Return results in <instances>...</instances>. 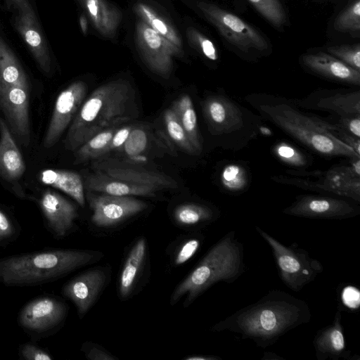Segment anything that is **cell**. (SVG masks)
<instances>
[{"label": "cell", "mask_w": 360, "mask_h": 360, "mask_svg": "<svg viewBox=\"0 0 360 360\" xmlns=\"http://www.w3.org/2000/svg\"><path fill=\"white\" fill-rule=\"evenodd\" d=\"M245 271L243 245L236 231H230L209 249L175 287L169 304L174 306L184 296L183 307L187 308L213 285L232 283Z\"/></svg>", "instance_id": "4"}, {"label": "cell", "mask_w": 360, "mask_h": 360, "mask_svg": "<svg viewBox=\"0 0 360 360\" xmlns=\"http://www.w3.org/2000/svg\"><path fill=\"white\" fill-rule=\"evenodd\" d=\"M271 150L281 163L291 169L305 170L314 162V158L310 154L288 141L275 142Z\"/></svg>", "instance_id": "33"}, {"label": "cell", "mask_w": 360, "mask_h": 360, "mask_svg": "<svg viewBox=\"0 0 360 360\" xmlns=\"http://www.w3.org/2000/svg\"><path fill=\"white\" fill-rule=\"evenodd\" d=\"M342 309L338 307L332 323L319 330L313 340V347L317 360H356L347 349L341 323Z\"/></svg>", "instance_id": "21"}, {"label": "cell", "mask_w": 360, "mask_h": 360, "mask_svg": "<svg viewBox=\"0 0 360 360\" xmlns=\"http://www.w3.org/2000/svg\"><path fill=\"white\" fill-rule=\"evenodd\" d=\"M86 92V83L76 81L59 94L44 138L43 143L46 148L53 147L58 141L79 111Z\"/></svg>", "instance_id": "17"}, {"label": "cell", "mask_w": 360, "mask_h": 360, "mask_svg": "<svg viewBox=\"0 0 360 360\" xmlns=\"http://www.w3.org/2000/svg\"><path fill=\"white\" fill-rule=\"evenodd\" d=\"M295 101L305 110L328 112L330 119L360 116L359 89H318Z\"/></svg>", "instance_id": "16"}, {"label": "cell", "mask_w": 360, "mask_h": 360, "mask_svg": "<svg viewBox=\"0 0 360 360\" xmlns=\"http://www.w3.org/2000/svg\"><path fill=\"white\" fill-rule=\"evenodd\" d=\"M135 41L143 61L153 72L167 78L173 69V58L184 56L176 46L139 19L136 24Z\"/></svg>", "instance_id": "12"}, {"label": "cell", "mask_w": 360, "mask_h": 360, "mask_svg": "<svg viewBox=\"0 0 360 360\" xmlns=\"http://www.w3.org/2000/svg\"><path fill=\"white\" fill-rule=\"evenodd\" d=\"M111 276L108 266H96L70 278L62 295L75 305L80 319L89 311L108 286Z\"/></svg>", "instance_id": "15"}, {"label": "cell", "mask_w": 360, "mask_h": 360, "mask_svg": "<svg viewBox=\"0 0 360 360\" xmlns=\"http://www.w3.org/2000/svg\"><path fill=\"white\" fill-rule=\"evenodd\" d=\"M327 52L351 68L360 71V46L340 45L327 48Z\"/></svg>", "instance_id": "40"}, {"label": "cell", "mask_w": 360, "mask_h": 360, "mask_svg": "<svg viewBox=\"0 0 360 360\" xmlns=\"http://www.w3.org/2000/svg\"><path fill=\"white\" fill-rule=\"evenodd\" d=\"M47 229L56 238H63L75 229L79 217L76 205L59 193L47 190L39 200Z\"/></svg>", "instance_id": "19"}, {"label": "cell", "mask_w": 360, "mask_h": 360, "mask_svg": "<svg viewBox=\"0 0 360 360\" xmlns=\"http://www.w3.org/2000/svg\"><path fill=\"white\" fill-rule=\"evenodd\" d=\"M148 262V243L146 238L141 236L129 248L118 275L117 289L120 300H127L137 293Z\"/></svg>", "instance_id": "20"}, {"label": "cell", "mask_w": 360, "mask_h": 360, "mask_svg": "<svg viewBox=\"0 0 360 360\" xmlns=\"http://www.w3.org/2000/svg\"><path fill=\"white\" fill-rule=\"evenodd\" d=\"M20 233L11 217L0 209V245H4L16 238Z\"/></svg>", "instance_id": "42"}, {"label": "cell", "mask_w": 360, "mask_h": 360, "mask_svg": "<svg viewBox=\"0 0 360 360\" xmlns=\"http://www.w3.org/2000/svg\"><path fill=\"white\" fill-rule=\"evenodd\" d=\"M131 101L132 89L127 81H112L96 88L72 121L65 148L76 150L99 132L129 120Z\"/></svg>", "instance_id": "5"}, {"label": "cell", "mask_w": 360, "mask_h": 360, "mask_svg": "<svg viewBox=\"0 0 360 360\" xmlns=\"http://www.w3.org/2000/svg\"><path fill=\"white\" fill-rule=\"evenodd\" d=\"M101 169V172L112 178L136 184L153 186L161 190L178 186L172 177L155 172L115 165H103Z\"/></svg>", "instance_id": "27"}, {"label": "cell", "mask_w": 360, "mask_h": 360, "mask_svg": "<svg viewBox=\"0 0 360 360\" xmlns=\"http://www.w3.org/2000/svg\"><path fill=\"white\" fill-rule=\"evenodd\" d=\"M186 37L191 46L200 52L206 58L217 61L218 51L214 43L200 31L193 27L186 29Z\"/></svg>", "instance_id": "39"}, {"label": "cell", "mask_w": 360, "mask_h": 360, "mask_svg": "<svg viewBox=\"0 0 360 360\" xmlns=\"http://www.w3.org/2000/svg\"><path fill=\"white\" fill-rule=\"evenodd\" d=\"M269 23L282 28L286 22V14L279 0H248Z\"/></svg>", "instance_id": "37"}, {"label": "cell", "mask_w": 360, "mask_h": 360, "mask_svg": "<svg viewBox=\"0 0 360 360\" xmlns=\"http://www.w3.org/2000/svg\"><path fill=\"white\" fill-rule=\"evenodd\" d=\"M255 230L271 248L279 277L291 290L300 292L323 272L322 264L296 243L287 246L260 227Z\"/></svg>", "instance_id": "8"}, {"label": "cell", "mask_w": 360, "mask_h": 360, "mask_svg": "<svg viewBox=\"0 0 360 360\" xmlns=\"http://www.w3.org/2000/svg\"><path fill=\"white\" fill-rule=\"evenodd\" d=\"M311 317L305 301L285 291L271 290L256 302L216 323L210 330L238 334L265 349L289 331L309 323Z\"/></svg>", "instance_id": "2"}, {"label": "cell", "mask_w": 360, "mask_h": 360, "mask_svg": "<svg viewBox=\"0 0 360 360\" xmlns=\"http://www.w3.org/2000/svg\"><path fill=\"white\" fill-rule=\"evenodd\" d=\"M201 105L209 134L224 150H240L260 134L262 118L224 91L209 94Z\"/></svg>", "instance_id": "6"}, {"label": "cell", "mask_w": 360, "mask_h": 360, "mask_svg": "<svg viewBox=\"0 0 360 360\" xmlns=\"http://www.w3.org/2000/svg\"><path fill=\"white\" fill-rule=\"evenodd\" d=\"M282 212L302 218L342 220L359 215L360 206L355 201L328 195H300Z\"/></svg>", "instance_id": "13"}, {"label": "cell", "mask_w": 360, "mask_h": 360, "mask_svg": "<svg viewBox=\"0 0 360 360\" xmlns=\"http://www.w3.org/2000/svg\"><path fill=\"white\" fill-rule=\"evenodd\" d=\"M198 7L221 35L241 51H264L267 49L268 43L265 38L236 15L204 1L198 2Z\"/></svg>", "instance_id": "9"}, {"label": "cell", "mask_w": 360, "mask_h": 360, "mask_svg": "<svg viewBox=\"0 0 360 360\" xmlns=\"http://www.w3.org/2000/svg\"><path fill=\"white\" fill-rule=\"evenodd\" d=\"M12 13L13 24L40 69L48 74L51 70L49 49L34 9L28 0H5Z\"/></svg>", "instance_id": "11"}, {"label": "cell", "mask_w": 360, "mask_h": 360, "mask_svg": "<svg viewBox=\"0 0 360 360\" xmlns=\"http://www.w3.org/2000/svg\"><path fill=\"white\" fill-rule=\"evenodd\" d=\"M79 25L82 32L86 35L88 31V21L84 14H82L79 17Z\"/></svg>", "instance_id": "50"}, {"label": "cell", "mask_w": 360, "mask_h": 360, "mask_svg": "<svg viewBox=\"0 0 360 360\" xmlns=\"http://www.w3.org/2000/svg\"><path fill=\"white\" fill-rule=\"evenodd\" d=\"M81 349L86 358L90 360H118L103 347L94 342H84Z\"/></svg>", "instance_id": "45"}, {"label": "cell", "mask_w": 360, "mask_h": 360, "mask_svg": "<svg viewBox=\"0 0 360 360\" xmlns=\"http://www.w3.org/2000/svg\"><path fill=\"white\" fill-rule=\"evenodd\" d=\"M340 300L348 310L354 311L360 306V292L354 286H345L342 289Z\"/></svg>", "instance_id": "46"}, {"label": "cell", "mask_w": 360, "mask_h": 360, "mask_svg": "<svg viewBox=\"0 0 360 360\" xmlns=\"http://www.w3.org/2000/svg\"><path fill=\"white\" fill-rule=\"evenodd\" d=\"M301 62L310 72L326 79L355 86H360V71L328 53L304 54L301 58Z\"/></svg>", "instance_id": "22"}, {"label": "cell", "mask_w": 360, "mask_h": 360, "mask_svg": "<svg viewBox=\"0 0 360 360\" xmlns=\"http://www.w3.org/2000/svg\"><path fill=\"white\" fill-rule=\"evenodd\" d=\"M171 108L177 115L191 143L198 155H200L203 149L202 138L198 128L197 115L191 96L187 94L181 95L173 102Z\"/></svg>", "instance_id": "30"}, {"label": "cell", "mask_w": 360, "mask_h": 360, "mask_svg": "<svg viewBox=\"0 0 360 360\" xmlns=\"http://www.w3.org/2000/svg\"><path fill=\"white\" fill-rule=\"evenodd\" d=\"M271 176L276 183L301 189L332 194L360 202V158L349 159L345 164L333 165L326 170H295Z\"/></svg>", "instance_id": "7"}, {"label": "cell", "mask_w": 360, "mask_h": 360, "mask_svg": "<svg viewBox=\"0 0 360 360\" xmlns=\"http://www.w3.org/2000/svg\"><path fill=\"white\" fill-rule=\"evenodd\" d=\"M219 356L209 354L192 355L187 356L184 360H219Z\"/></svg>", "instance_id": "49"}, {"label": "cell", "mask_w": 360, "mask_h": 360, "mask_svg": "<svg viewBox=\"0 0 360 360\" xmlns=\"http://www.w3.org/2000/svg\"><path fill=\"white\" fill-rule=\"evenodd\" d=\"M244 100L266 121L311 153L326 158H360L334 135L337 127L324 117L300 108L293 98L252 93Z\"/></svg>", "instance_id": "1"}, {"label": "cell", "mask_w": 360, "mask_h": 360, "mask_svg": "<svg viewBox=\"0 0 360 360\" xmlns=\"http://www.w3.org/2000/svg\"><path fill=\"white\" fill-rule=\"evenodd\" d=\"M68 313V306L60 297L42 295L22 307L18 322L27 333L44 336L60 328L65 321Z\"/></svg>", "instance_id": "10"}, {"label": "cell", "mask_w": 360, "mask_h": 360, "mask_svg": "<svg viewBox=\"0 0 360 360\" xmlns=\"http://www.w3.org/2000/svg\"><path fill=\"white\" fill-rule=\"evenodd\" d=\"M104 257L88 249H53L0 258V284L7 287L36 286L57 281L95 264Z\"/></svg>", "instance_id": "3"}, {"label": "cell", "mask_w": 360, "mask_h": 360, "mask_svg": "<svg viewBox=\"0 0 360 360\" xmlns=\"http://www.w3.org/2000/svg\"><path fill=\"white\" fill-rule=\"evenodd\" d=\"M218 207L206 202H188L178 205L173 211L175 224L184 229H198L220 217Z\"/></svg>", "instance_id": "26"}, {"label": "cell", "mask_w": 360, "mask_h": 360, "mask_svg": "<svg viewBox=\"0 0 360 360\" xmlns=\"http://www.w3.org/2000/svg\"><path fill=\"white\" fill-rule=\"evenodd\" d=\"M84 9L92 25L106 37H113L122 20L121 11L107 0H77Z\"/></svg>", "instance_id": "25"}, {"label": "cell", "mask_w": 360, "mask_h": 360, "mask_svg": "<svg viewBox=\"0 0 360 360\" xmlns=\"http://www.w3.org/2000/svg\"><path fill=\"white\" fill-rule=\"evenodd\" d=\"M204 238L202 233H193L181 239L173 248L171 258L172 265L179 266L191 260L200 249Z\"/></svg>", "instance_id": "36"}, {"label": "cell", "mask_w": 360, "mask_h": 360, "mask_svg": "<svg viewBox=\"0 0 360 360\" xmlns=\"http://www.w3.org/2000/svg\"><path fill=\"white\" fill-rule=\"evenodd\" d=\"M25 171L22 154L7 123L0 117V175L8 181L18 180Z\"/></svg>", "instance_id": "24"}, {"label": "cell", "mask_w": 360, "mask_h": 360, "mask_svg": "<svg viewBox=\"0 0 360 360\" xmlns=\"http://www.w3.org/2000/svg\"><path fill=\"white\" fill-rule=\"evenodd\" d=\"M324 118L338 128L357 138H360V116L337 117L333 119Z\"/></svg>", "instance_id": "44"}, {"label": "cell", "mask_w": 360, "mask_h": 360, "mask_svg": "<svg viewBox=\"0 0 360 360\" xmlns=\"http://www.w3.org/2000/svg\"><path fill=\"white\" fill-rule=\"evenodd\" d=\"M217 179L224 192L229 195H240L250 188L252 174L246 162L228 160L220 167Z\"/></svg>", "instance_id": "29"}, {"label": "cell", "mask_w": 360, "mask_h": 360, "mask_svg": "<svg viewBox=\"0 0 360 360\" xmlns=\"http://www.w3.org/2000/svg\"><path fill=\"white\" fill-rule=\"evenodd\" d=\"M116 129L114 127L105 129L82 145L76 150L75 163H81L108 153Z\"/></svg>", "instance_id": "34"}, {"label": "cell", "mask_w": 360, "mask_h": 360, "mask_svg": "<svg viewBox=\"0 0 360 360\" xmlns=\"http://www.w3.org/2000/svg\"><path fill=\"white\" fill-rule=\"evenodd\" d=\"M334 135L360 155V138H357L339 128L335 131Z\"/></svg>", "instance_id": "48"}, {"label": "cell", "mask_w": 360, "mask_h": 360, "mask_svg": "<svg viewBox=\"0 0 360 360\" xmlns=\"http://www.w3.org/2000/svg\"><path fill=\"white\" fill-rule=\"evenodd\" d=\"M147 143L146 132L141 128L133 127L122 149L129 156H137L146 149Z\"/></svg>", "instance_id": "41"}, {"label": "cell", "mask_w": 360, "mask_h": 360, "mask_svg": "<svg viewBox=\"0 0 360 360\" xmlns=\"http://www.w3.org/2000/svg\"><path fill=\"white\" fill-rule=\"evenodd\" d=\"M18 355L25 360H53V357L47 351L32 343H25L20 346Z\"/></svg>", "instance_id": "43"}, {"label": "cell", "mask_w": 360, "mask_h": 360, "mask_svg": "<svg viewBox=\"0 0 360 360\" xmlns=\"http://www.w3.org/2000/svg\"><path fill=\"white\" fill-rule=\"evenodd\" d=\"M87 200L92 210L91 222L101 229L114 228L148 207L146 202L134 196L97 195L89 192Z\"/></svg>", "instance_id": "14"}, {"label": "cell", "mask_w": 360, "mask_h": 360, "mask_svg": "<svg viewBox=\"0 0 360 360\" xmlns=\"http://www.w3.org/2000/svg\"><path fill=\"white\" fill-rule=\"evenodd\" d=\"M163 120L168 136L180 149L186 153L199 155L172 108L165 110Z\"/></svg>", "instance_id": "35"}, {"label": "cell", "mask_w": 360, "mask_h": 360, "mask_svg": "<svg viewBox=\"0 0 360 360\" xmlns=\"http://www.w3.org/2000/svg\"><path fill=\"white\" fill-rule=\"evenodd\" d=\"M0 110L12 133L21 143L29 144V89L20 86L0 87Z\"/></svg>", "instance_id": "18"}, {"label": "cell", "mask_w": 360, "mask_h": 360, "mask_svg": "<svg viewBox=\"0 0 360 360\" xmlns=\"http://www.w3.org/2000/svg\"><path fill=\"white\" fill-rule=\"evenodd\" d=\"M133 127L127 126L116 129L109 146L108 152L122 148Z\"/></svg>", "instance_id": "47"}, {"label": "cell", "mask_w": 360, "mask_h": 360, "mask_svg": "<svg viewBox=\"0 0 360 360\" xmlns=\"http://www.w3.org/2000/svg\"><path fill=\"white\" fill-rule=\"evenodd\" d=\"M134 9L139 19L176 46L182 49V42L178 32L152 7L145 3L139 2L134 5Z\"/></svg>", "instance_id": "32"}, {"label": "cell", "mask_w": 360, "mask_h": 360, "mask_svg": "<svg viewBox=\"0 0 360 360\" xmlns=\"http://www.w3.org/2000/svg\"><path fill=\"white\" fill-rule=\"evenodd\" d=\"M39 180L45 185L64 192L79 205H85L84 183L78 173L70 170L49 169L40 173Z\"/></svg>", "instance_id": "28"}, {"label": "cell", "mask_w": 360, "mask_h": 360, "mask_svg": "<svg viewBox=\"0 0 360 360\" xmlns=\"http://www.w3.org/2000/svg\"><path fill=\"white\" fill-rule=\"evenodd\" d=\"M30 88L27 76L13 51L0 36V87Z\"/></svg>", "instance_id": "31"}, {"label": "cell", "mask_w": 360, "mask_h": 360, "mask_svg": "<svg viewBox=\"0 0 360 360\" xmlns=\"http://www.w3.org/2000/svg\"><path fill=\"white\" fill-rule=\"evenodd\" d=\"M335 30L341 32H356L360 30V0L353 1L335 19Z\"/></svg>", "instance_id": "38"}, {"label": "cell", "mask_w": 360, "mask_h": 360, "mask_svg": "<svg viewBox=\"0 0 360 360\" xmlns=\"http://www.w3.org/2000/svg\"><path fill=\"white\" fill-rule=\"evenodd\" d=\"M89 191L120 196L153 197L161 189L112 178L99 171L88 176L85 181Z\"/></svg>", "instance_id": "23"}]
</instances>
